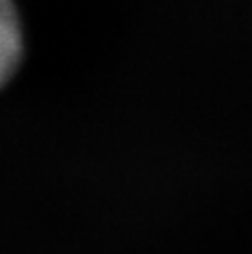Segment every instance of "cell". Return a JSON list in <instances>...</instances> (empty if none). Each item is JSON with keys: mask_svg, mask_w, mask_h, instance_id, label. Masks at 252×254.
<instances>
[{"mask_svg": "<svg viewBox=\"0 0 252 254\" xmlns=\"http://www.w3.org/2000/svg\"><path fill=\"white\" fill-rule=\"evenodd\" d=\"M22 56V31L13 0H0V87L13 76Z\"/></svg>", "mask_w": 252, "mask_h": 254, "instance_id": "obj_1", "label": "cell"}]
</instances>
